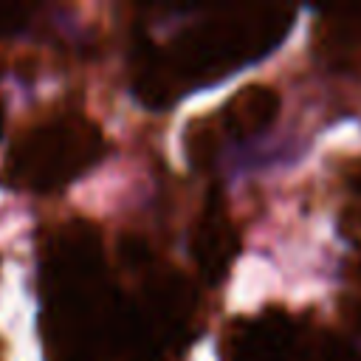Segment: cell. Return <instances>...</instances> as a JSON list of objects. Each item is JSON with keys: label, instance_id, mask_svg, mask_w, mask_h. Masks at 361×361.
<instances>
[{"label": "cell", "instance_id": "5b68a950", "mask_svg": "<svg viewBox=\"0 0 361 361\" xmlns=\"http://www.w3.org/2000/svg\"><path fill=\"white\" fill-rule=\"evenodd\" d=\"M276 113H279L276 90L268 85H248L223 104L217 116V127L228 138H254L265 127H271Z\"/></svg>", "mask_w": 361, "mask_h": 361}, {"label": "cell", "instance_id": "8992f818", "mask_svg": "<svg viewBox=\"0 0 361 361\" xmlns=\"http://www.w3.org/2000/svg\"><path fill=\"white\" fill-rule=\"evenodd\" d=\"M31 8L28 6H11V3H0V37H8L14 31H20L28 20Z\"/></svg>", "mask_w": 361, "mask_h": 361}, {"label": "cell", "instance_id": "ba28073f", "mask_svg": "<svg viewBox=\"0 0 361 361\" xmlns=\"http://www.w3.org/2000/svg\"><path fill=\"white\" fill-rule=\"evenodd\" d=\"M0 135H3V104H0Z\"/></svg>", "mask_w": 361, "mask_h": 361}, {"label": "cell", "instance_id": "52a82bcc", "mask_svg": "<svg viewBox=\"0 0 361 361\" xmlns=\"http://www.w3.org/2000/svg\"><path fill=\"white\" fill-rule=\"evenodd\" d=\"M355 276H358V285H361V259H358V265H355Z\"/></svg>", "mask_w": 361, "mask_h": 361}, {"label": "cell", "instance_id": "277c9868", "mask_svg": "<svg viewBox=\"0 0 361 361\" xmlns=\"http://www.w3.org/2000/svg\"><path fill=\"white\" fill-rule=\"evenodd\" d=\"M237 254V231L231 226V217L226 214V206L220 195H212L195 223L192 231V259L206 282H220Z\"/></svg>", "mask_w": 361, "mask_h": 361}, {"label": "cell", "instance_id": "3957f363", "mask_svg": "<svg viewBox=\"0 0 361 361\" xmlns=\"http://www.w3.org/2000/svg\"><path fill=\"white\" fill-rule=\"evenodd\" d=\"M299 327L285 313H262L237 324L231 336V361H296Z\"/></svg>", "mask_w": 361, "mask_h": 361}, {"label": "cell", "instance_id": "7a4b0ae2", "mask_svg": "<svg viewBox=\"0 0 361 361\" xmlns=\"http://www.w3.org/2000/svg\"><path fill=\"white\" fill-rule=\"evenodd\" d=\"M104 155L102 130L79 116H56L25 130L11 147L3 180L28 192H56L96 166Z\"/></svg>", "mask_w": 361, "mask_h": 361}, {"label": "cell", "instance_id": "6da1fadb", "mask_svg": "<svg viewBox=\"0 0 361 361\" xmlns=\"http://www.w3.org/2000/svg\"><path fill=\"white\" fill-rule=\"evenodd\" d=\"M293 25L285 6H231L192 11L189 20L164 42H141L135 87L152 107L175 96L212 85L231 71L271 54Z\"/></svg>", "mask_w": 361, "mask_h": 361}, {"label": "cell", "instance_id": "9c48e42d", "mask_svg": "<svg viewBox=\"0 0 361 361\" xmlns=\"http://www.w3.org/2000/svg\"><path fill=\"white\" fill-rule=\"evenodd\" d=\"M355 186H358V192H361V175H358V183H355Z\"/></svg>", "mask_w": 361, "mask_h": 361}]
</instances>
